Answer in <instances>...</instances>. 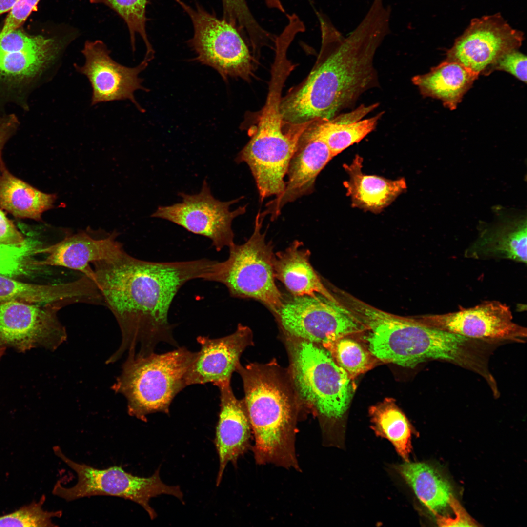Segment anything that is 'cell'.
I'll use <instances>...</instances> for the list:
<instances>
[{
  "label": "cell",
  "instance_id": "cell-34",
  "mask_svg": "<svg viewBox=\"0 0 527 527\" xmlns=\"http://www.w3.org/2000/svg\"><path fill=\"white\" fill-rule=\"evenodd\" d=\"M40 0H18L9 11L0 31V38L19 28L31 12L35 10Z\"/></svg>",
  "mask_w": 527,
  "mask_h": 527
},
{
  "label": "cell",
  "instance_id": "cell-21",
  "mask_svg": "<svg viewBox=\"0 0 527 527\" xmlns=\"http://www.w3.org/2000/svg\"><path fill=\"white\" fill-rule=\"evenodd\" d=\"M481 231L465 251L476 260L506 259L527 264V221L503 222Z\"/></svg>",
  "mask_w": 527,
  "mask_h": 527
},
{
  "label": "cell",
  "instance_id": "cell-27",
  "mask_svg": "<svg viewBox=\"0 0 527 527\" xmlns=\"http://www.w3.org/2000/svg\"><path fill=\"white\" fill-rule=\"evenodd\" d=\"M369 415L376 435L389 441L404 461H409L413 428L395 400L386 398L370 406Z\"/></svg>",
  "mask_w": 527,
  "mask_h": 527
},
{
  "label": "cell",
  "instance_id": "cell-36",
  "mask_svg": "<svg viewBox=\"0 0 527 527\" xmlns=\"http://www.w3.org/2000/svg\"><path fill=\"white\" fill-rule=\"evenodd\" d=\"M26 240L0 208V244L20 246Z\"/></svg>",
  "mask_w": 527,
  "mask_h": 527
},
{
  "label": "cell",
  "instance_id": "cell-32",
  "mask_svg": "<svg viewBox=\"0 0 527 527\" xmlns=\"http://www.w3.org/2000/svg\"><path fill=\"white\" fill-rule=\"evenodd\" d=\"M45 497L42 495L38 502H34L19 509L0 517V527H50L56 526L54 518L61 517V511L44 510L42 506Z\"/></svg>",
  "mask_w": 527,
  "mask_h": 527
},
{
  "label": "cell",
  "instance_id": "cell-24",
  "mask_svg": "<svg viewBox=\"0 0 527 527\" xmlns=\"http://www.w3.org/2000/svg\"><path fill=\"white\" fill-rule=\"evenodd\" d=\"M478 76L458 62L445 60L429 72L414 76L412 81L423 96L439 99L453 110Z\"/></svg>",
  "mask_w": 527,
  "mask_h": 527
},
{
  "label": "cell",
  "instance_id": "cell-11",
  "mask_svg": "<svg viewBox=\"0 0 527 527\" xmlns=\"http://www.w3.org/2000/svg\"><path fill=\"white\" fill-rule=\"evenodd\" d=\"M182 202L168 206H160L152 217L169 221L194 234L210 239L218 251L234 244L232 222L245 213L246 205L233 211L230 206L238 202L239 198L222 202L212 194L207 181H203L200 192L195 194L179 192Z\"/></svg>",
  "mask_w": 527,
  "mask_h": 527
},
{
  "label": "cell",
  "instance_id": "cell-25",
  "mask_svg": "<svg viewBox=\"0 0 527 527\" xmlns=\"http://www.w3.org/2000/svg\"><path fill=\"white\" fill-rule=\"evenodd\" d=\"M393 469L421 503L434 515L449 506V497L452 494L450 484L432 466L409 461L394 465Z\"/></svg>",
  "mask_w": 527,
  "mask_h": 527
},
{
  "label": "cell",
  "instance_id": "cell-35",
  "mask_svg": "<svg viewBox=\"0 0 527 527\" xmlns=\"http://www.w3.org/2000/svg\"><path fill=\"white\" fill-rule=\"evenodd\" d=\"M449 506L454 512V517L449 516L435 515L438 526L441 527H474L478 526L460 504L458 500L451 494L449 499Z\"/></svg>",
  "mask_w": 527,
  "mask_h": 527
},
{
  "label": "cell",
  "instance_id": "cell-2",
  "mask_svg": "<svg viewBox=\"0 0 527 527\" xmlns=\"http://www.w3.org/2000/svg\"><path fill=\"white\" fill-rule=\"evenodd\" d=\"M391 12L373 2L358 26L346 38L319 14L321 49L315 63L301 82L307 101L328 119L351 107L360 96L379 86L373 65L375 53L391 31Z\"/></svg>",
  "mask_w": 527,
  "mask_h": 527
},
{
  "label": "cell",
  "instance_id": "cell-33",
  "mask_svg": "<svg viewBox=\"0 0 527 527\" xmlns=\"http://www.w3.org/2000/svg\"><path fill=\"white\" fill-rule=\"evenodd\" d=\"M494 70L506 71L521 81L527 82V57L518 49L510 51L500 57L488 69L486 74Z\"/></svg>",
  "mask_w": 527,
  "mask_h": 527
},
{
  "label": "cell",
  "instance_id": "cell-7",
  "mask_svg": "<svg viewBox=\"0 0 527 527\" xmlns=\"http://www.w3.org/2000/svg\"><path fill=\"white\" fill-rule=\"evenodd\" d=\"M54 450L77 475V482L74 486L65 487L58 481L54 487L53 493L66 501L93 496L119 497L140 505L152 520L157 514L149 505L151 498L167 494L184 503L183 495L179 486H168L162 482L159 468L150 477H141L126 472L121 466L99 469L77 463L66 456L58 446H55Z\"/></svg>",
  "mask_w": 527,
  "mask_h": 527
},
{
  "label": "cell",
  "instance_id": "cell-22",
  "mask_svg": "<svg viewBox=\"0 0 527 527\" xmlns=\"http://www.w3.org/2000/svg\"><path fill=\"white\" fill-rule=\"evenodd\" d=\"M363 159L357 155L350 164H344L349 179L344 183L354 207L379 213L407 188L404 178L390 180L362 171Z\"/></svg>",
  "mask_w": 527,
  "mask_h": 527
},
{
  "label": "cell",
  "instance_id": "cell-23",
  "mask_svg": "<svg viewBox=\"0 0 527 527\" xmlns=\"http://www.w3.org/2000/svg\"><path fill=\"white\" fill-rule=\"evenodd\" d=\"M89 293L88 284L82 277L48 284L24 283L0 274V303L19 301L29 304L83 303Z\"/></svg>",
  "mask_w": 527,
  "mask_h": 527
},
{
  "label": "cell",
  "instance_id": "cell-28",
  "mask_svg": "<svg viewBox=\"0 0 527 527\" xmlns=\"http://www.w3.org/2000/svg\"><path fill=\"white\" fill-rule=\"evenodd\" d=\"M383 114L382 112L372 117L349 123H343L335 117L328 121L318 120L315 128L334 157L374 130Z\"/></svg>",
  "mask_w": 527,
  "mask_h": 527
},
{
  "label": "cell",
  "instance_id": "cell-8",
  "mask_svg": "<svg viewBox=\"0 0 527 527\" xmlns=\"http://www.w3.org/2000/svg\"><path fill=\"white\" fill-rule=\"evenodd\" d=\"M274 315L289 337L323 346L341 337L358 335L365 330L347 307L338 301L320 294L284 298Z\"/></svg>",
  "mask_w": 527,
  "mask_h": 527
},
{
  "label": "cell",
  "instance_id": "cell-20",
  "mask_svg": "<svg viewBox=\"0 0 527 527\" xmlns=\"http://www.w3.org/2000/svg\"><path fill=\"white\" fill-rule=\"evenodd\" d=\"M310 255V251L298 240L294 241L285 250L275 253V278L293 296L320 294L338 301L312 266Z\"/></svg>",
  "mask_w": 527,
  "mask_h": 527
},
{
  "label": "cell",
  "instance_id": "cell-19",
  "mask_svg": "<svg viewBox=\"0 0 527 527\" xmlns=\"http://www.w3.org/2000/svg\"><path fill=\"white\" fill-rule=\"evenodd\" d=\"M117 235L114 232L105 238L96 239L83 231L66 235L43 249L42 254L46 255V257L40 260V264L77 271L94 282V271L90 264L112 259L124 250L122 244L116 239Z\"/></svg>",
  "mask_w": 527,
  "mask_h": 527
},
{
  "label": "cell",
  "instance_id": "cell-39",
  "mask_svg": "<svg viewBox=\"0 0 527 527\" xmlns=\"http://www.w3.org/2000/svg\"><path fill=\"white\" fill-rule=\"evenodd\" d=\"M265 1L270 8L276 9L283 13L285 12L280 0H265Z\"/></svg>",
  "mask_w": 527,
  "mask_h": 527
},
{
  "label": "cell",
  "instance_id": "cell-4",
  "mask_svg": "<svg viewBox=\"0 0 527 527\" xmlns=\"http://www.w3.org/2000/svg\"><path fill=\"white\" fill-rule=\"evenodd\" d=\"M292 339L289 373L298 398L318 416L323 445L343 449L341 424L355 391L353 379L323 345Z\"/></svg>",
  "mask_w": 527,
  "mask_h": 527
},
{
  "label": "cell",
  "instance_id": "cell-10",
  "mask_svg": "<svg viewBox=\"0 0 527 527\" xmlns=\"http://www.w3.org/2000/svg\"><path fill=\"white\" fill-rule=\"evenodd\" d=\"M78 36L75 30L52 36L20 28L0 38V85L12 89L38 79L54 66Z\"/></svg>",
  "mask_w": 527,
  "mask_h": 527
},
{
  "label": "cell",
  "instance_id": "cell-17",
  "mask_svg": "<svg viewBox=\"0 0 527 527\" xmlns=\"http://www.w3.org/2000/svg\"><path fill=\"white\" fill-rule=\"evenodd\" d=\"M315 121L304 131L288 165L284 191L267 203L262 213L276 219L287 203L312 193L316 178L334 157L325 142L318 135Z\"/></svg>",
  "mask_w": 527,
  "mask_h": 527
},
{
  "label": "cell",
  "instance_id": "cell-1",
  "mask_svg": "<svg viewBox=\"0 0 527 527\" xmlns=\"http://www.w3.org/2000/svg\"><path fill=\"white\" fill-rule=\"evenodd\" d=\"M216 262H150L123 250L112 259L92 263L94 282L122 333V345L110 361L118 360L127 350L135 353L139 344L137 354L142 356L154 352L160 342L179 347L168 320L173 300L188 281L206 280Z\"/></svg>",
  "mask_w": 527,
  "mask_h": 527
},
{
  "label": "cell",
  "instance_id": "cell-18",
  "mask_svg": "<svg viewBox=\"0 0 527 527\" xmlns=\"http://www.w3.org/2000/svg\"><path fill=\"white\" fill-rule=\"evenodd\" d=\"M217 387L220 392V409L214 444L219 461L218 486L227 464L231 462L236 466L239 458L252 448L253 433L244 400L235 397L231 383Z\"/></svg>",
  "mask_w": 527,
  "mask_h": 527
},
{
  "label": "cell",
  "instance_id": "cell-14",
  "mask_svg": "<svg viewBox=\"0 0 527 527\" xmlns=\"http://www.w3.org/2000/svg\"><path fill=\"white\" fill-rule=\"evenodd\" d=\"M523 33L511 27L500 13L472 19L446 53L445 60L458 62L475 73L486 74L502 55L518 49Z\"/></svg>",
  "mask_w": 527,
  "mask_h": 527
},
{
  "label": "cell",
  "instance_id": "cell-30",
  "mask_svg": "<svg viewBox=\"0 0 527 527\" xmlns=\"http://www.w3.org/2000/svg\"><path fill=\"white\" fill-rule=\"evenodd\" d=\"M346 336L324 346L331 354L335 363L354 379L381 362L361 340Z\"/></svg>",
  "mask_w": 527,
  "mask_h": 527
},
{
  "label": "cell",
  "instance_id": "cell-9",
  "mask_svg": "<svg viewBox=\"0 0 527 527\" xmlns=\"http://www.w3.org/2000/svg\"><path fill=\"white\" fill-rule=\"evenodd\" d=\"M189 16L194 35L189 44L196 60L216 70L224 80L240 78L249 81L254 71V60L237 29L199 5L191 7L176 0Z\"/></svg>",
  "mask_w": 527,
  "mask_h": 527
},
{
  "label": "cell",
  "instance_id": "cell-40",
  "mask_svg": "<svg viewBox=\"0 0 527 527\" xmlns=\"http://www.w3.org/2000/svg\"><path fill=\"white\" fill-rule=\"evenodd\" d=\"M5 347H6V346L4 345L3 344H2L0 342V358H1V357L3 354L4 352L5 351Z\"/></svg>",
  "mask_w": 527,
  "mask_h": 527
},
{
  "label": "cell",
  "instance_id": "cell-31",
  "mask_svg": "<svg viewBox=\"0 0 527 527\" xmlns=\"http://www.w3.org/2000/svg\"><path fill=\"white\" fill-rule=\"evenodd\" d=\"M89 1L91 4H103L116 12L127 26L133 51L135 50L136 35L138 34L146 48L145 58L151 60L153 59L154 51L146 30L147 0H90Z\"/></svg>",
  "mask_w": 527,
  "mask_h": 527
},
{
  "label": "cell",
  "instance_id": "cell-16",
  "mask_svg": "<svg viewBox=\"0 0 527 527\" xmlns=\"http://www.w3.org/2000/svg\"><path fill=\"white\" fill-rule=\"evenodd\" d=\"M197 341L201 349L185 375L186 387L207 383L217 386L231 383L242 353L254 344L250 328L240 324L230 335L215 339L199 336Z\"/></svg>",
  "mask_w": 527,
  "mask_h": 527
},
{
  "label": "cell",
  "instance_id": "cell-6",
  "mask_svg": "<svg viewBox=\"0 0 527 527\" xmlns=\"http://www.w3.org/2000/svg\"><path fill=\"white\" fill-rule=\"evenodd\" d=\"M264 217L258 212L251 236L243 244L229 247L228 258L217 262L207 281L223 284L231 297L261 302L274 315L284 297L275 282L273 246L261 230Z\"/></svg>",
  "mask_w": 527,
  "mask_h": 527
},
{
  "label": "cell",
  "instance_id": "cell-15",
  "mask_svg": "<svg viewBox=\"0 0 527 527\" xmlns=\"http://www.w3.org/2000/svg\"><path fill=\"white\" fill-rule=\"evenodd\" d=\"M81 53L85 61L82 65L74 63L76 71L84 75L92 88L91 106L100 103L129 100L142 112L144 109L135 99L138 90L148 91L142 85L139 74L147 67L149 60L144 58L138 65L127 67L115 61L111 51L101 40H87Z\"/></svg>",
  "mask_w": 527,
  "mask_h": 527
},
{
  "label": "cell",
  "instance_id": "cell-13",
  "mask_svg": "<svg viewBox=\"0 0 527 527\" xmlns=\"http://www.w3.org/2000/svg\"><path fill=\"white\" fill-rule=\"evenodd\" d=\"M426 326L471 339L502 343L526 342L527 332L513 321L510 308L498 301H486L475 306L446 314L414 317Z\"/></svg>",
  "mask_w": 527,
  "mask_h": 527
},
{
  "label": "cell",
  "instance_id": "cell-3",
  "mask_svg": "<svg viewBox=\"0 0 527 527\" xmlns=\"http://www.w3.org/2000/svg\"><path fill=\"white\" fill-rule=\"evenodd\" d=\"M236 371L243 383L256 464L301 472L296 449L298 397L290 373L274 360L240 364Z\"/></svg>",
  "mask_w": 527,
  "mask_h": 527
},
{
  "label": "cell",
  "instance_id": "cell-29",
  "mask_svg": "<svg viewBox=\"0 0 527 527\" xmlns=\"http://www.w3.org/2000/svg\"><path fill=\"white\" fill-rule=\"evenodd\" d=\"M45 246L32 238L20 246L0 244V274L15 278L43 273L48 266L40 264L36 257Z\"/></svg>",
  "mask_w": 527,
  "mask_h": 527
},
{
  "label": "cell",
  "instance_id": "cell-26",
  "mask_svg": "<svg viewBox=\"0 0 527 527\" xmlns=\"http://www.w3.org/2000/svg\"><path fill=\"white\" fill-rule=\"evenodd\" d=\"M56 195L39 190L12 175L0 163V207L16 217L36 221L52 208Z\"/></svg>",
  "mask_w": 527,
  "mask_h": 527
},
{
  "label": "cell",
  "instance_id": "cell-12",
  "mask_svg": "<svg viewBox=\"0 0 527 527\" xmlns=\"http://www.w3.org/2000/svg\"><path fill=\"white\" fill-rule=\"evenodd\" d=\"M64 306L61 303H0V342L22 352L37 347L55 350L67 337L57 316Z\"/></svg>",
  "mask_w": 527,
  "mask_h": 527
},
{
  "label": "cell",
  "instance_id": "cell-37",
  "mask_svg": "<svg viewBox=\"0 0 527 527\" xmlns=\"http://www.w3.org/2000/svg\"><path fill=\"white\" fill-rule=\"evenodd\" d=\"M19 121L14 114L0 116V163L3 162L1 153L3 148L19 125Z\"/></svg>",
  "mask_w": 527,
  "mask_h": 527
},
{
  "label": "cell",
  "instance_id": "cell-38",
  "mask_svg": "<svg viewBox=\"0 0 527 527\" xmlns=\"http://www.w3.org/2000/svg\"><path fill=\"white\" fill-rule=\"evenodd\" d=\"M18 0H0V15L10 11Z\"/></svg>",
  "mask_w": 527,
  "mask_h": 527
},
{
  "label": "cell",
  "instance_id": "cell-5",
  "mask_svg": "<svg viewBox=\"0 0 527 527\" xmlns=\"http://www.w3.org/2000/svg\"><path fill=\"white\" fill-rule=\"evenodd\" d=\"M198 352L177 347L145 356L129 354L121 374L112 386L127 401L128 414L143 422L157 412L168 414L176 395L186 386L185 375Z\"/></svg>",
  "mask_w": 527,
  "mask_h": 527
}]
</instances>
